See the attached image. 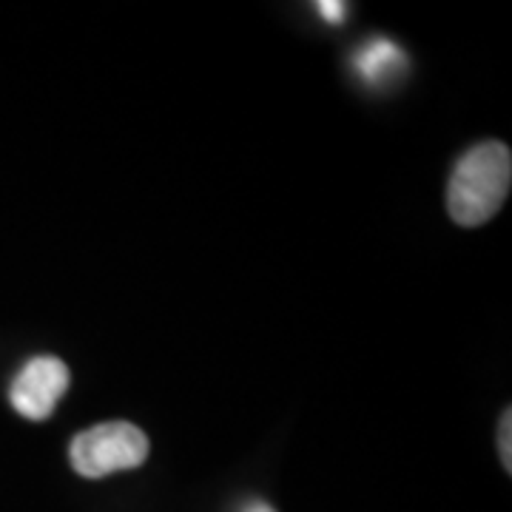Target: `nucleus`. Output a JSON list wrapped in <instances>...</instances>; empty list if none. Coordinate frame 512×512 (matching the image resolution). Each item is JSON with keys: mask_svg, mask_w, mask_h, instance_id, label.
Returning <instances> with one entry per match:
<instances>
[{"mask_svg": "<svg viewBox=\"0 0 512 512\" xmlns=\"http://www.w3.org/2000/svg\"><path fill=\"white\" fill-rule=\"evenodd\" d=\"M512 183V154L504 143H478L453 168L447 185V211L458 225L476 228L495 217Z\"/></svg>", "mask_w": 512, "mask_h": 512, "instance_id": "nucleus-1", "label": "nucleus"}, {"mask_svg": "<svg viewBox=\"0 0 512 512\" xmlns=\"http://www.w3.org/2000/svg\"><path fill=\"white\" fill-rule=\"evenodd\" d=\"M148 436L131 421H103L77 433L69 444L72 467L83 478H103L134 470L148 458Z\"/></svg>", "mask_w": 512, "mask_h": 512, "instance_id": "nucleus-2", "label": "nucleus"}, {"mask_svg": "<svg viewBox=\"0 0 512 512\" xmlns=\"http://www.w3.org/2000/svg\"><path fill=\"white\" fill-rule=\"evenodd\" d=\"M72 384V373L57 356H35L20 367L9 387V402L23 419L46 421Z\"/></svg>", "mask_w": 512, "mask_h": 512, "instance_id": "nucleus-3", "label": "nucleus"}, {"mask_svg": "<svg viewBox=\"0 0 512 512\" xmlns=\"http://www.w3.org/2000/svg\"><path fill=\"white\" fill-rule=\"evenodd\" d=\"M353 66L367 86H384L407 69V57L390 37H370L353 57Z\"/></svg>", "mask_w": 512, "mask_h": 512, "instance_id": "nucleus-4", "label": "nucleus"}, {"mask_svg": "<svg viewBox=\"0 0 512 512\" xmlns=\"http://www.w3.org/2000/svg\"><path fill=\"white\" fill-rule=\"evenodd\" d=\"M498 456H501L504 470L512 473V410L510 407L504 410L501 424H498Z\"/></svg>", "mask_w": 512, "mask_h": 512, "instance_id": "nucleus-5", "label": "nucleus"}, {"mask_svg": "<svg viewBox=\"0 0 512 512\" xmlns=\"http://www.w3.org/2000/svg\"><path fill=\"white\" fill-rule=\"evenodd\" d=\"M316 12H319V18L328 20L333 26H339L342 20H345V12H348V6L345 3H336V0H322V3H316Z\"/></svg>", "mask_w": 512, "mask_h": 512, "instance_id": "nucleus-6", "label": "nucleus"}, {"mask_svg": "<svg viewBox=\"0 0 512 512\" xmlns=\"http://www.w3.org/2000/svg\"><path fill=\"white\" fill-rule=\"evenodd\" d=\"M242 512H276L271 504H265V501H251V504H245V510Z\"/></svg>", "mask_w": 512, "mask_h": 512, "instance_id": "nucleus-7", "label": "nucleus"}]
</instances>
